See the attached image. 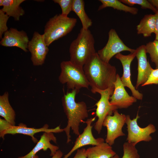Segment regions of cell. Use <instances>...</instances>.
<instances>
[{
  "instance_id": "obj_35",
  "label": "cell",
  "mask_w": 158,
  "mask_h": 158,
  "mask_svg": "<svg viewBox=\"0 0 158 158\" xmlns=\"http://www.w3.org/2000/svg\"><path fill=\"white\" fill-rule=\"evenodd\" d=\"M155 40L158 41V33L155 34Z\"/></svg>"
},
{
  "instance_id": "obj_21",
  "label": "cell",
  "mask_w": 158,
  "mask_h": 158,
  "mask_svg": "<svg viewBox=\"0 0 158 158\" xmlns=\"http://www.w3.org/2000/svg\"><path fill=\"white\" fill-rule=\"evenodd\" d=\"M155 19L154 14L145 15L137 26V34H142L144 37L151 36L155 31Z\"/></svg>"
},
{
  "instance_id": "obj_6",
  "label": "cell",
  "mask_w": 158,
  "mask_h": 158,
  "mask_svg": "<svg viewBox=\"0 0 158 158\" xmlns=\"http://www.w3.org/2000/svg\"><path fill=\"white\" fill-rule=\"evenodd\" d=\"M114 90V87H110L103 90L95 88L91 89L92 93L97 92L101 95L100 99L95 105L97 107L95 114L96 117H98V119L95 123L94 129L98 134L101 132L103 123L106 117L108 115H112L113 112L118 109L116 106L111 104L109 101Z\"/></svg>"
},
{
  "instance_id": "obj_13",
  "label": "cell",
  "mask_w": 158,
  "mask_h": 158,
  "mask_svg": "<svg viewBox=\"0 0 158 158\" xmlns=\"http://www.w3.org/2000/svg\"><path fill=\"white\" fill-rule=\"evenodd\" d=\"M114 85V91L110 98V103L111 104L116 106L118 109H126L137 102L136 98L130 96L127 92L118 74Z\"/></svg>"
},
{
  "instance_id": "obj_22",
  "label": "cell",
  "mask_w": 158,
  "mask_h": 158,
  "mask_svg": "<svg viewBox=\"0 0 158 158\" xmlns=\"http://www.w3.org/2000/svg\"><path fill=\"white\" fill-rule=\"evenodd\" d=\"M72 11L79 18L82 28L88 29L92 25V22L86 14L85 10V2L83 0H73Z\"/></svg>"
},
{
  "instance_id": "obj_12",
  "label": "cell",
  "mask_w": 158,
  "mask_h": 158,
  "mask_svg": "<svg viewBox=\"0 0 158 158\" xmlns=\"http://www.w3.org/2000/svg\"><path fill=\"white\" fill-rule=\"evenodd\" d=\"M136 49L135 52L127 55H124L121 53L115 56V57L121 62L123 68V73L120 77L121 81L124 87H127L130 90L132 95L137 99L141 100L143 95L136 90L131 80L130 65L136 56Z\"/></svg>"
},
{
  "instance_id": "obj_27",
  "label": "cell",
  "mask_w": 158,
  "mask_h": 158,
  "mask_svg": "<svg viewBox=\"0 0 158 158\" xmlns=\"http://www.w3.org/2000/svg\"><path fill=\"white\" fill-rule=\"evenodd\" d=\"M53 1L60 6L61 9V14L67 17L72 11L73 0H53Z\"/></svg>"
},
{
  "instance_id": "obj_1",
  "label": "cell",
  "mask_w": 158,
  "mask_h": 158,
  "mask_svg": "<svg viewBox=\"0 0 158 158\" xmlns=\"http://www.w3.org/2000/svg\"><path fill=\"white\" fill-rule=\"evenodd\" d=\"M83 68L91 88L103 90L114 87V83L117 74L116 68L102 60L97 52L84 65Z\"/></svg>"
},
{
  "instance_id": "obj_9",
  "label": "cell",
  "mask_w": 158,
  "mask_h": 158,
  "mask_svg": "<svg viewBox=\"0 0 158 158\" xmlns=\"http://www.w3.org/2000/svg\"><path fill=\"white\" fill-rule=\"evenodd\" d=\"M113 115L107 116L103 121L102 126L107 129L105 142L112 146L115 140L120 136L125 135L122 131V128L126 123V115L120 114L117 110L113 112Z\"/></svg>"
},
{
  "instance_id": "obj_14",
  "label": "cell",
  "mask_w": 158,
  "mask_h": 158,
  "mask_svg": "<svg viewBox=\"0 0 158 158\" xmlns=\"http://www.w3.org/2000/svg\"><path fill=\"white\" fill-rule=\"evenodd\" d=\"M96 116L87 119L85 123L86 127L83 132L78 136L75 142L74 145L71 150L65 155L63 158H68L75 151L85 146L91 145L93 146L98 145L104 142L102 138H95L92 132V123L95 121Z\"/></svg>"
},
{
  "instance_id": "obj_2",
  "label": "cell",
  "mask_w": 158,
  "mask_h": 158,
  "mask_svg": "<svg viewBox=\"0 0 158 158\" xmlns=\"http://www.w3.org/2000/svg\"><path fill=\"white\" fill-rule=\"evenodd\" d=\"M79 91L76 89L72 90L71 92H67L62 99L63 110L68 119L67 125L63 129L66 135L67 143L71 141L70 129L75 135H79L80 123L88 116L86 103L84 101H75V96Z\"/></svg>"
},
{
  "instance_id": "obj_23",
  "label": "cell",
  "mask_w": 158,
  "mask_h": 158,
  "mask_svg": "<svg viewBox=\"0 0 158 158\" xmlns=\"http://www.w3.org/2000/svg\"><path fill=\"white\" fill-rule=\"evenodd\" d=\"M102 4L99 7L98 11H100L106 7H110L114 9L126 12H129L133 15L138 13V9L135 7L126 6L118 0H99Z\"/></svg>"
},
{
  "instance_id": "obj_3",
  "label": "cell",
  "mask_w": 158,
  "mask_h": 158,
  "mask_svg": "<svg viewBox=\"0 0 158 158\" xmlns=\"http://www.w3.org/2000/svg\"><path fill=\"white\" fill-rule=\"evenodd\" d=\"M94 38L89 29L82 28L77 38L71 43L69 48L70 61L80 67L84 65L96 52Z\"/></svg>"
},
{
  "instance_id": "obj_32",
  "label": "cell",
  "mask_w": 158,
  "mask_h": 158,
  "mask_svg": "<svg viewBox=\"0 0 158 158\" xmlns=\"http://www.w3.org/2000/svg\"><path fill=\"white\" fill-rule=\"evenodd\" d=\"M155 16V34L158 33V11L154 14Z\"/></svg>"
},
{
  "instance_id": "obj_24",
  "label": "cell",
  "mask_w": 158,
  "mask_h": 158,
  "mask_svg": "<svg viewBox=\"0 0 158 158\" xmlns=\"http://www.w3.org/2000/svg\"><path fill=\"white\" fill-rule=\"evenodd\" d=\"M146 51L149 54L151 60L154 63L156 69L158 68V41L154 40L145 45Z\"/></svg>"
},
{
  "instance_id": "obj_28",
  "label": "cell",
  "mask_w": 158,
  "mask_h": 158,
  "mask_svg": "<svg viewBox=\"0 0 158 158\" xmlns=\"http://www.w3.org/2000/svg\"><path fill=\"white\" fill-rule=\"evenodd\" d=\"M9 16L6 15L2 10H0V38H2V35L8 30L7 23Z\"/></svg>"
},
{
  "instance_id": "obj_17",
  "label": "cell",
  "mask_w": 158,
  "mask_h": 158,
  "mask_svg": "<svg viewBox=\"0 0 158 158\" xmlns=\"http://www.w3.org/2000/svg\"><path fill=\"white\" fill-rule=\"evenodd\" d=\"M56 138L52 132H44L40 139L35 146L29 153L24 156L18 158H39L37 155L40 151H46L49 149L50 151V155L53 156L59 150V147L51 143V141L56 143Z\"/></svg>"
},
{
  "instance_id": "obj_26",
  "label": "cell",
  "mask_w": 158,
  "mask_h": 158,
  "mask_svg": "<svg viewBox=\"0 0 158 158\" xmlns=\"http://www.w3.org/2000/svg\"><path fill=\"white\" fill-rule=\"evenodd\" d=\"M121 2L132 6L137 4L140 6L142 9H148L152 11L155 13L158 11L156 8L149 1L147 0H120Z\"/></svg>"
},
{
  "instance_id": "obj_16",
  "label": "cell",
  "mask_w": 158,
  "mask_h": 158,
  "mask_svg": "<svg viewBox=\"0 0 158 158\" xmlns=\"http://www.w3.org/2000/svg\"><path fill=\"white\" fill-rule=\"evenodd\" d=\"M136 51L135 56L138 62L137 78L135 87L136 90L140 85H142L147 81L153 69L147 60L145 45L140 46Z\"/></svg>"
},
{
  "instance_id": "obj_34",
  "label": "cell",
  "mask_w": 158,
  "mask_h": 158,
  "mask_svg": "<svg viewBox=\"0 0 158 158\" xmlns=\"http://www.w3.org/2000/svg\"><path fill=\"white\" fill-rule=\"evenodd\" d=\"M111 158H120V157L117 154H116L115 155Z\"/></svg>"
},
{
  "instance_id": "obj_4",
  "label": "cell",
  "mask_w": 158,
  "mask_h": 158,
  "mask_svg": "<svg viewBox=\"0 0 158 158\" xmlns=\"http://www.w3.org/2000/svg\"><path fill=\"white\" fill-rule=\"evenodd\" d=\"M77 22L76 18L64 16L61 14L50 18L45 25L43 34L47 45L48 47L54 41L69 33Z\"/></svg>"
},
{
  "instance_id": "obj_10",
  "label": "cell",
  "mask_w": 158,
  "mask_h": 158,
  "mask_svg": "<svg viewBox=\"0 0 158 158\" xmlns=\"http://www.w3.org/2000/svg\"><path fill=\"white\" fill-rule=\"evenodd\" d=\"M28 49L31 53V59L33 65L40 66L44 63L49 49L43 34L35 32L28 43Z\"/></svg>"
},
{
  "instance_id": "obj_8",
  "label": "cell",
  "mask_w": 158,
  "mask_h": 158,
  "mask_svg": "<svg viewBox=\"0 0 158 158\" xmlns=\"http://www.w3.org/2000/svg\"><path fill=\"white\" fill-rule=\"evenodd\" d=\"M135 50L126 45L120 38L116 30L111 29L108 32V39L107 44L97 53L102 60L109 63L113 56L121 51H128L133 53Z\"/></svg>"
},
{
  "instance_id": "obj_30",
  "label": "cell",
  "mask_w": 158,
  "mask_h": 158,
  "mask_svg": "<svg viewBox=\"0 0 158 158\" xmlns=\"http://www.w3.org/2000/svg\"><path fill=\"white\" fill-rule=\"evenodd\" d=\"M86 150L84 148L78 149L73 158H87Z\"/></svg>"
},
{
  "instance_id": "obj_15",
  "label": "cell",
  "mask_w": 158,
  "mask_h": 158,
  "mask_svg": "<svg viewBox=\"0 0 158 158\" xmlns=\"http://www.w3.org/2000/svg\"><path fill=\"white\" fill-rule=\"evenodd\" d=\"M29 41L25 31L11 28L4 33L0 44L6 47H17L26 52Z\"/></svg>"
},
{
  "instance_id": "obj_5",
  "label": "cell",
  "mask_w": 158,
  "mask_h": 158,
  "mask_svg": "<svg viewBox=\"0 0 158 158\" xmlns=\"http://www.w3.org/2000/svg\"><path fill=\"white\" fill-rule=\"evenodd\" d=\"M61 72L59 77V82L66 84L68 89L79 90L83 88L88 89L89 83L83 68L70 61H62L60 64Z\"/></svg>"
},
{
  "instance_id": "obj_18",
  "label": "cell",
  "mask_w": 158,
  "mask_h": 158,
  "mask_svg": "<svg viewBox=\"0 0 158 158\" xmlns=\"http://www.w3.org/2000/svg\"><path fill=\"white\" fill-rule=\"evenodd\" d=\"M24 0H0L1 9L9 17H13L15 20H19L20 17L25 14L24 10L20 6Z\"/></svg>"
},
{
  "instance_id": "obj_11",
  "label": "cell",
  "mask_w": 158,
  "mask_h": 158,
  "mask_svg": "<svg viewBox=\"0 0 158 158\" xmlns=\"http://www.w3.org/2000/svg\"><path fill=\"white\" fill-rule=\"evenodd\" d=\"M63 131V129L61 128L59 126L54 128L49 129V126L47 124L44 125L41 128H36L28 127L25 124L22 123L16 126L12 125L9 123L5 130L0 132V137L4 139L5 135L7 134H23L30 136L32 140L35 143L38 142L37 140L34 137L36 133L40 132L59 133Z\"/></svg>"
},
{
  "instance_id": "obj_19",
  "label": "cell",
  "mask_w": 158,
  "mask_h": 158,
  "mask_svg": "<svg viewBox=\"0 0 158 158\" xmlns=\"http://www.w3.org/2000/svg\"><path fill=\"white\" fill-rule=\"evenodd\" d=\"M87 158H111L116 154L111 146L104 142L87 148Z\"/></svg>"
},
{
  "instance_id": "obj_31",
  "label": "cell",
  "mask_w": 158,
  "mask_h": 158,
  "mask_svg": "<svg viewBox=\"0 0 158 158\" xmlns=\"http://www.w3.org/2000/svg\"><path fill=\"white\" fill-rule=\"evenodd\" d=\"M63 155L62 152L59 150L51 158H61Z\"/></svg>"
},
{
  "instance_id": "obj_20",
  "label": "cell",
  "mask_w": 158,
  "mask_h": 158,
  "mask_svg": "<svg viewBox=\"0 0 158 158\" xmlns=\"http://www.w3.org/2000/svg\"><path fill=\"white\" fill-rule=\"evenodd\" d=\"M0 115L12 125H15L16 114L10 104L7 92L0 96Z\"/></svg>"
},
{
  "instance_id": "obj_25",
  "label": "cell",
  "mask_w": 158,
  "mask_h": 158,
  "mask_svg": "<svg viewBox=\"0 0 158 158\" xmlns=\"http://www.w3.org/2000/svg\"><path fill=\"white\" fill-rule=\"evenodd\" d=\"M123 154L122 158H140L138 150L131 143L126 142L123 145Z\"/></svg>"
},
{
  "instance_id": "obj_33",
  "label": "cell",
  "mask_w": 158,
  "mask_h": 158,
  "mask_svg": "<svg viewBox=\"0 0 158 158\" xmlns=\"http://www.w3.org/2000/svg\"><path fill=\"white\" fill-rule=\"evenodd\" d=\"M148 1L158 11V0H149Z\"/></svg>"
},
{
  "instance_id": "obj_7",
  "label": "cell",
  "mask_w": 158,
  "mask_h": 158,
  "mask_svg": "<svg viewBox=\"0 0 158 158\" xmlns=\"http://www.w3.org/2000/svg\"><path fill=\"white\" fill-rule=\"evenodd\" d=\"M140 118L138 111L135 118L132 119L129 115H126V123L128 132L126 141L135 146L141 141L148 142L151 141L152 138L151 134L156 131L155 126L151 123L144 128L140 127L137 123Z\"/></svg>"
},
{
  "instance_id": "obj_29",
  "label": "cell",
  "mask_w": 158,
  "mask_h": 158,
  "mask_svg": "<svg viewBox=\"0 0 158 158\" xmlns=\"http://www.w3.org/2000/svg\"><path fill=\"white\" fill-rule=\"evenodd\" d=\"M153 84H158V68L152 70L147 81L141 86Z\"/></svg>"
}]
</instances>
